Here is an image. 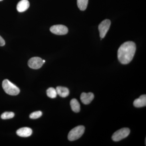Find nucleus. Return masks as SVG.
Here are the masks:
<instances>
[{
	"instance_id": "nucleus-1",
	"label": "nucleus",
	"mask_w": 146,
	"mask_h": 146,
	"mask_svg": "<svg viewBox=\"0 0 146 146\" xmlns=\"http://www.w3.org/2000/svg\"><path fill=\"white\" fill-rule=\"evenodd\" d=\"M136 50V44L131 41L125 42L118 50V58L121 64L126 65L133 59Z\"/></svg>"
},
{
	"instance_id": "nucleus-2",
	"label": "nucleus",
	"mask_w": 146,
	"mask_h": 146,
	"mask_svg": "<svg viewBox=\"0 0 146 146\" xmlns=\"http://www.w3.org/2000/svg\"><path fill=\"white\" fill-rule=\"evenodd\" d=\"M2 87L5 93L11 96H16L20 93V89L8 80L3 81Z\"/></svg>"
},
{
	"instance_id": "nucleus-3",
	"label": "nucleus",
	"mask_w": 146,
	"mask_h": 146,
	"mask_svg": "<svg viewBox=\"0 0 146 146\" xmlns=\"http://www.w3.org/2000/svg\"><path fill=\"white\" fill-rule=\"evenodd\" d=\"M85 131L84 126L79 125L70 131L68 135V139L71 141L78 140L82 136Z\"/></svg>"
},
{
	"instance_id": "nucleus-4",
	"label": "nucleus",
	"mask_w": 146,
	"mask_h": 146,
	"mask_svg": "<svg viewBox=\"0 0 146 146\" xmlns=\"http://www.w3.org/2000/svg\"><path fill=\"white\" fill-rule=\"evenodd\" d=\"M130 131L128 128H123L115 131L112 136L113 141L117 142L126 138L130 133Z\"/></svg>"
},
{
	"instance_id": "nucleus-5",
	"label": "nucleus",
	"mask_w": 146,
	"mask_h": 146,
	"mask_svg": "<svg viewBox=\"0 0 146 146\" xmlns=\"http://www.w3.org/2000/svg\"><path fill=\"white\" fill-rule=\"evenodd\" d=\"M111 25V21L106 19L102 21L99 25L98 29L100 33V36L101 39L104 38L109 30Z\"/></svg>"
},
{
	"instance_id": "nucleus-6",
	"label": "nucleus",
	"mask_w": 146,
	"mask_h": 146,
	"mask_svg": "<svg viewBox=\"0 0 146 146\" xmlns=\"http://www.w3.org/2000/svg\"><path fill=\"white\" fill-rule=\"evenodd\" d=\"M50 31L53 34L57 35H64L68 32V28L63 25H56L51 27Z\"/></svg>"
},
{
	"instance_id": "nucleus-7",
	"label": "nucleus",
	"mask_w": 146,
	"mask_h": 146,
	"mask_svg": "<svg viewBox=\"0 0 146 146\" xmlns=\"http://www.w3.org/2000/svg\"><path fill=\"white\" fill-rule=\"evenodd\" d=\"M44 64L43 59L39 57L32 58L29 60L28 63L30 68L35 70L41 68Z\"/></svg>"
},
{
	"instance_id": "nucleus-8",
	"label": "nucleus",
	"mask_w": 146,
	"mask_h": 146,
	"mask_svg": "<svg viewBox=\"0 0 146 146\" xmlns=\"http://www.w3.org/2000/svg\"><path fill=\"white\" fill-rule=\"evenodd\" d=\"M94 98V95L93 93H82L80 96V100L84 104L87 105L91 103Z\"/></svg>"
},
{
	"instance_id": "nucleus-9",
	"label": "nucleus",
	"mask_w": 146,
	"mask_h": 146,
	"mask_svg": "<svg viewBox=\"0 0 146 146\" xmlns=\"http://www.w3.org/2000/svg\"><path fill=\"white\" fill-rule=\"evenodd\" d=\"M18 136L22 137H28L31 136L32 133V130L30 128L25 127L19 129L16 131Z\"/></svg>"
},
{
	"instance_id": "nucleus-10",
	"label": "nucleus",
	"mask_w": 146,
	"mask_h": 146,
	"mask_svg": "<svg viewBox=\"0 0 146 146\" xmlns=\"http://www.w3.org/2000/svg\"><path fill=\"white\" fill-rule=\"evenodd\" d=\"M30 3L28 0H21L17 5V10L18 12H23L29 7Z\"/></svg>"
},
{
	"instance_id": "nucleus-11",
	"label": "nucleus",
	"mask_w": 146,
	"mask_h": 146,
	"mask_svg": "<svg viewBox=\"0 0 146 146\" xmlns=\"http://www.w3.org/2000/svg\"><path fill=\"white\" fill-rule=\"evenodd\" d=\"M133 106L136 108H141L145 106L146 105V95H142L138 99L133 102Z\"/></svg>"
},
{
	"instance_id": "nucleus-12",
	"label": "nucleus",
	"mask_w": 146,
	"mask_h": 146,
	"mask_svg": "<svg viewBox=\"0 0 146 146\" xmlns=\"http://www.w3.org/2000/svg\"><path fill=\"white\" fill-rule=\"evenodd\" d=\"M57 95L62 98H66L69 96L70 91L68 88L63 86H58L56 88Z\"/></svg>"
},
{
	"instance_id": "nucleus-13",
	"label": "nucleus",
	"mask_w": 146,
	"mask_h": 146,
	"mask_svg": "<svg viewBox=\"0 0 146 146\" xmlns=\"http://www.w3.org/2000/svg\"><path fill=\"white\" fill-rule=\"evenodd\" d=\"M70 106L72 110L75 112H78L80 111V104L76 99H73L70 102Z\"/></svg>"
},
{
	"instance_id": "nucleus-14",
	"label": "nucleus",
	"mask_w": 146,
	"mask_h": 146,
	"mask_svg": "<svg viewBox=\"0 0 146 146\" xmlns=\"http://www.w3.org/2000/svg\"><path fill=\"white\" fill-rule=\"evenodd\" d=\"M89 0H77V5L78 8L81 11L86 10L88 5Z\"/></svg>"
},
{
	"instance_id": "nucleus-15",
	"label": "nucleus",
	"mask_w": 146,
	"mask_h": 146,
	"mask_svg": "<svg viewBox=\"0 0 146 146\" xmlns=\"http://www.w3.org/2000/svg\"><path fill=\"white\" fill-rule=\"evenodd\" d=\"M47 95L51 98H55L57 96V94L56 89L52 87H50L47 89Z\"/></svg>"
},
{
	"instance_id": "nucleus-16",
	"label": "nucleus",
	"mask_w": 146,
	"mask_h": 146,
	"mask_svg": "<svg viewBox=\"0 0 146 146\" xmlns=\"http://www.w3.org/2000/svg\"><path fill=\"white\" fill-rule=\"evenodd\" d=\"M14 113L13 112H6L3 113L1 115V118L3 119H11L14 117Z\"/></svg>"
},
{
	"instance_id": "nucleus-17",
	"label": "nucleus",
	"mask_w": 146,
	"mask_h": 146,
	"mask_svg": "<svg viewBox=\"0 0 146 146\" xmlns=\"http://www.w3.org/2000/svg\"><path fill=\"white\" fill-rule=\"evenodd\" d=\"M42 115V112L41 111H36L31 114L29 117L31 119H36L40 117Z\"/></svg>"
},
{
	"instance_id": "nucleus-18",
	"label": "nucleus",
	"mask_w": 146,
	"mask_h": 146,
	"mask_svg": "<svg viewBox=\"0 0 146 146\" xmlns=\"http://www.w3.org/2000/svg\"><path fill=\"white\" fill-rule=\"evenodd\" d=\"M5 41L4 39H3L2 36H0V46H3L5 45Z\"/></svg>"
},
{
	"instance_id": "nucleus-19",
	"label": "nucleus",
	"mask_w": 146,
	"mask_h": 146,
	"mask_svg": "<svg viewBox=\"0 0 146 146\" xmlns=\"http://www.w3.org/2000/svg\"><path fill=\"white\" fill-rule=\"evenodd\" d=\"M43 62H44V63H45V62H46V61H45V60H43Z\"/></svg>"
},
{
	"instance_id": "nucleus-20",
	"label": "nucleus",
	"mask_w": 146,
	"mask_h": 146,
	"mask_svg": "<svg viewBox=\"0 0 146 146\" xmlns=\"http://www.w3.org/2000/svg\"><path fill=\"white\" fill-rule=\"evenodd\" d=\"M3 0H0V1H2Z\"/></svg>"
}]
</instances>
